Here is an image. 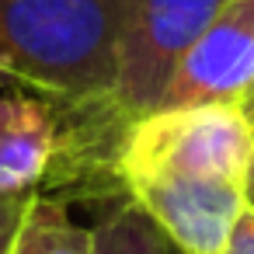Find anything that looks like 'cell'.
<instances>
[{
    "mask_svg": "<svg viewBox=\"0 0 254 254\" xmlns=\"http://www.w3.org/2000/svg\"><path fill=\"white\" fill-rule=\"evenodd\" d=\"M122 0H0V73L70 105H108Z\"/></svg>",
    "mask_w": 254,
    "mask_h": 254,
    "instance_id": "obj_1",
    "label": "cell"
},
{
    "mask_svg": "<svg viewBox=\"0 0 254 254\" xmlns=\"http://www.w3.org/2000/svg\"><path fill=\"white\" fill-rule=\"evenodd\" d=\"M119 181H237L251 188L254 122L240 101L160 105L132 122L115 146Z\"/></svg>",
    "mask_w": 254,
    "mask_h": 254,
    "instance_id": "obj_2",
    "label": "cell"
},
{
    "mask_svg": "<svg viewBox=\"0 0 254 254\" xmlns=\"http://www.w3.org/2000/svg\"><path fill=\"white\" fill-rule=\"evenodd\" d=\"M226 7V0H122L115 77L108 105L126 122L153 112L181 60Z\"/></svg>",
    "mask_w": 254,
    "mask_h": 254,
    "instance_id": "obj_3",
    "label": "cell"
},
{
    "mask_svg": "<svg viewBox=\"0 0 254 254\" xmlns=\"http://www.w3.org/2000/svg\"><path fill=\"white\" fill-rule=\"evenodd\" d=\"M126 191L178 254H223L251 188L237 181L164 178L129 185Z\"/></svg>",
    "mask_w": 254,
    "mask_h": 254,
    "instance_id": "obj_4",
    "label": "cell"
},
{
    "mask_svg": "<svg viewBox=\"0 0 254 254\" xmlns=\"http://www.w3.org/2000/svg\"><path fill=\"white\" fill-rule=\"evenodd\" d=\"M254 94V0H226L181 60L160 105L240 101ZM157 105V108H160Z\"/></svg>",
    "mask_w": 254,
    "mask_h": 254,
    "instance_id": "obj_5",
    "label": "cell"
},
{
    "mask_svg": "<svg viewBox=\"0 0 254 254\" xmlns=\"http://www.w3.org/2000/svg\"><path fill=\"white\" fill-rule=\"evenodd\" d=\"M60 150L49 105L39 98H0V195L32 191Z\"/></svg>",
    "mask_w": 254,
    "mask_h": 254,
    "instance_id": "obj_6",
    "label": "cell"
},
{
    "mask_svg": "<svg viewBox=\"0 0 254 254\" xmlns=\"http://www.w3.org/2000/svg\"><path fill=\"white\" fill-rule=\"evenodd\" d=\"M11 254H94V230L80 226L60 198L32 195Z\"/></svg>",
    "mask_w": 254,
    "mask_h": 254,
    "instance_id": "obj_7",
    "label": "cell"
},
{
    "mask_svg": "<svg viewBox=\"0 0 254 254\" xmlns=\"http://www.w3.org/2000/svg\"><path fill=\"white\" fill-rule=\"evenodd\" d=\"M94 254H171V240L132 198H126L101 226H94Z\"/></svg>",
    "mask_w": 254,
    "mask_h": 254,
    "instance_id": "obj_8",
    "label": "cell"
},
{
    "mask_svg": "<svg viewBox=\"0 0 254 254\" xmlns=\"http://www.w3.org/2000/svg\"><path fill=\"white\" fill-rule=\"evenodd\" d=\"M32 202V191H21V195H0V254H11V244L18 237V226H21V216Z\"/></svg>",
    "mask_w": 254,
    "mask_h": 254,
    "instance_id": "obj_9",
    "label": "cell"
},
{
    "mask_svg": "<svg viewBox=\"0 0 254 254\" xmlns=\"http://www.w3.org/2000/svg\"><path fill=\"white\" fill-rule=\"evenodd\" d=\"M223 254H254V205H251V202H247L244 212L237 216Z\"/></svg>",
    "mask_w": 254,
    "mask_h": 254,
    "instance_id": "obj_10",
    "label": "cell"
},
{
    "mask_svg": "<svg viewBox=\"0 0 254 254\" xmlns=\"http://www.w3.org/2000/svg\"><path fill=\"white\" fill-rule=\"evenodd\" d=\"M247 112H251V122H254V105H247ZM251 188H254V171H251Z\"/></svg>",
    "mask_w": 254,
    "mask_h": 254,
    "instance_id": "obj_11",
    "label": "cell"
},
{
    "mask_svg": "<svg viewBox=\"0 0 254 254\" xmlns=\"http://www.w3.org/2000/svg\"><path fill=\"white\" fill-rule=\"evenodd\" d=\"M247 202H251V205H254V188H251V191H247Z\"/></svg>",
    "mask_w": 254,
    "mask_h": 254,
    "instance_id": "obj_12",
    "label": "cell"
},
{
    "mask_svg": "<svg viewBox=\"0 0 254 254\" xmlns=\"http://www.w3.org/2000/svg\"><path fill=\"white\" fill-rule=\"evenodd\" d=\"M247 105H254V94H251V101H247Z\"/></svg>",
    "mask_w": 254,
    "mask_h": 254,
    "instance_id": "obj_13",
    "label": "cell"
}]
</instances>
